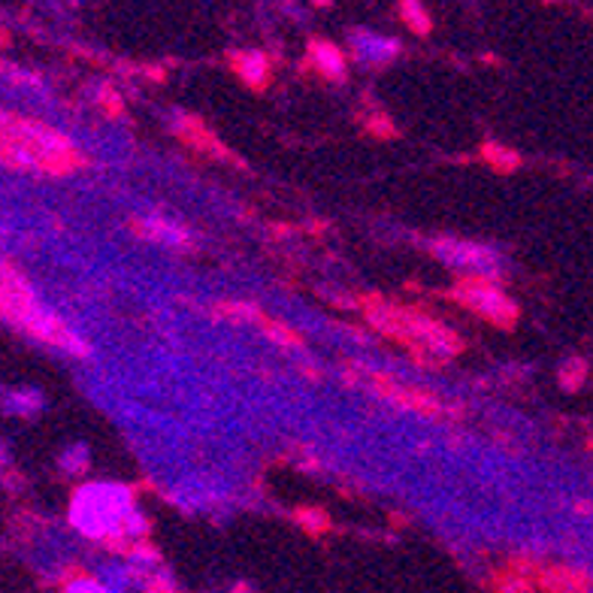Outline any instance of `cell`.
Here are the masks:
<instances>
[{"instance_id": "7c38bea8", "label": "cell", "mask_w": 593, "mask_h": 593, "mask_svg": "<svg viewBox=\"0 0 593 593\" xmlns=\"http://www.w3.org/2000/svg\"><path fill=\"white\" fill-rule=\"evenodd\" d=\"M134 227H137L139 234L152 236V239H166V243H182V239H185V234H182V231H170V227H164L161 221H155L152 227H143L139 221H134Z\"/></svg>"}, {"instance_id": "52a82bcc", "label": "cell", "mask_w": 593, "mask_h": 593, "mask_svg": "<svg viewBox=\"0 0 593 593\" xmlns=\"http://www.w3.org/2000/svg\"><path fill=\"white\" fill-rule=\"evenodd\" d=\"M312 58H316V64L321 67V73H328V76H343L345 58L339 55L336 46H331V42H312Z\"/></svg>"}, {"instance_id": "277c9868", "label": "cell", "mask_w": 593, "mask_h": 593, "mask_svg": "<svg viewBox=\"0 0 593 593\" xmlns=\"http://www.w3.org/2000/svg\"><path fill=\"white\" fill-rule=\"evenodd\" d=\"M457 304L467 306L469 312L482 316L484 321L497 324V328H511L518 321V306L511 304L509 297L499 288H494V282L484 276H464L455 288Z\"/></svg>"}, {"instance_id": "30bf717a", "label": "cell", "mask_w": 593, "mask_h": 593, "mask_svg": "<svg viewBox=\"0 0 593 593\" xmlns=\"http://www.w3.org/2000/svg\"><path fill=\"white\" fill-rule=\"evenodd\" d=\"M484 161L499 170V173H511L515 166H518V155L509 152V149H503V146H494V143H487L482 149Z\"/></svg>"}, {"instance_id": "4fadbf2b", "label": "cell", "mask_w": 593, "mask_h": 593, "mask_svg": "<svg viewBox=\"0 0 593 593\" xmlns=\"http://www.w3.org/2000/svg\"><path fill=\"white\" fill-rule=\"evenodd\" d=\"M297 521L306 527V533H312V536H321L324 530H328V518L321 515V511H297Z\"/></svg>"}, {"instance_id": "3957f363", "label": "cell", "mask_w": 593, "mask_h": 593, "mask_svg": "<svg viewBox=\"0 0 593 593\" xmlns=\"http://www.w3.org/2000/svg\"><path fill=\"white\" fill-rule=\"evenodd\" d=\"M0 316L34 333L37 339L61 345V348H70V351H79V355L85 351V345L55 316L40 309V304L34 300V294L25 285V279L13 273V270H7V267H0Z\"/></svg>"}, {"instance_id": "7a4b0ae2", "label": "cell", "mask_w": 593, "mask_h": 593, "mask_svg": "<svg viewBox=\"0 0 593 593\" xmlns=\"http://www.w3.org/2000/svg\"><path fill=\"white\" fill-rule=\"evenodd\" d=\"M363 309H367V318H370L373 328H379L385 336L397 339L406 348H421V355L424 351H436V355H455V351H460L457 333L436 324L433 318L415 312V309L385 304L379 297L367 300Z\"/></svg>"}, {"instance_id": "9c48e42d", "label": "cell", "mask_w": 593, "mask_h": 593, "mask_svg": "<svg viewBox=\"0 0 593 593\" xmlns=\"http://www.w3.org/2000/svg\"><path fill=\"white\" fill-rule=\"evenodd\" d=\"M234 70L246 79V83L255 85V88H261L263 79H267V61H263V55H258V52L236 58Z\"/></svg>"}, {"instance_id": "8992f818", "label": "cell", "mask_w": 593, "mask_h": 593, "mask_svg": "<svg viewBox=\"0 0 593 593\" xmlns=\"http://www.w3.org/2000/svg\"><path fill=\"white\" fill-rule=\"evenodd\" d=\"M180 134L188 146H194V149H203V152L219 155V158H231V152H227L219 139L209 134L207 125H200L197 119H188V115H185V119L180 122Z\"/></svg>"}, {"instance_id": "5b68a950", "label": "cell", "mask_w": 593, "mask_h": 593, "mask_svg": "<svg viewBox=\"0 0 593 593\" xmlns=\"http://www.w3.org/2000/svg\"><path fill=\"white\" fill-rule=\"evenodd\" d=\"M370 385L373 391L382 397V400L394 403V406H400V409H409V412L424 415V418H440L445 412V406H442L436 397H430L428 391H421V387L412 385H403L397 379H391V375L373 373L370 375Z\"/></svg>"}, {"instance_id": "ba28073f", "label": "cell", "mask_w": 593, "mask_h": 593, "mask_svg": "<svg viewBox=\"0 0 593 593\" xmlns=\"http://www.w3.org/2000/svg\"><path fill=\"white\" fill-rule=\"evenodd\" d=\"M251 318H255V321L261 324V331L267 333V336H270V339H273L276 345H285V348H300V345H304V339H300L297 333L288 331L285 324H279V321H273V318L261 316L258 309H255V316H251Z\"/></svg>"}, {"instance_id": "8fae6325", "label": "cell", "mask_w": 593, "mask_h": 593, "mask_svg": "<svg viewBox=\"0 0 593 593\" xmlns=\"http://www.w3.org/2000/svg\"><path fill=\"white\" fill-rule=\"evenodd\" d=\"M403 18H406V22H409V28L418 30V34H428L430 30L428 15H424V10H421L415 0H403Z\"/></svg>"}, {"instance_id": "6da1fadb", "label": "cell", "mask_w": 593, "mask_h": 593, "mask_svg": "<svg viewBox=\"0 0 593 593\" xmlns=\"http://www.w3.org/2000/svg\"><path fill=\"white\" fill-rule=\"evenodd\" d=\"M0 164L15 170H40L49 176H67L85 166V158L58 131L10 112H0Z\"/></svg>"}]
</instances>
